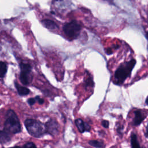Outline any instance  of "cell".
Here are the masks:
<instances>
[{
	"label": "cell",
	"instance_id": "6da1fadb",
	"mask_svg": "<svg viewBox=\"0 0 148 148\" xmlns=\"http://www.w3.org/2000/svg\"><path fill=\"white\" fill-rule=\"evenodd\" d=\"M135 64L136 60L135 59H132L129 61L121 64L114 72V79L113 80V84L117 86L123 84L125 80L130 77Z\"/></svg>",
	"mask_w": 148,
	"mask_h": 148
},
{
	"label": "cell",
	"instance_id": "7a4b0ae2",
	"mask_svg": "<svg viewBox=\"0 0 148 148\" xmlns=\"http://www.w3.org/2000/svg\"><path fill=\"white\" fill-rule=\"evenodd\" d=\"M21 126L17 114L13 110H9L6 115L4 130L9 133L17 134L21 131Z\"/></svg>",
	"mask_w": 148,
	"mask_h": 148
},
{
	"label": "cell",
	"instance_id": "3957f363",
	"mask_svg": "<svg viewBox=\"0 0 148 148\" xmlns=\"http://www.w3.org/2000/svg\"><path fill=\"white\" fill-rule=\"evenodd\" d=\"M24 125L28 133L36 138L41 137L46 132L45 125L34 119H27Z\"/></svg>",
	"mask_w": 148,
	"mask_h": 148
},
{
	"label": "cell",
	"instance_id": "277c9868",
	"mask_svg": "<svg viewBox=\"0 0 148 148\" xmlns=\"http://www.w3.org/2000/svg\"><path fill=\"white\" fill-rule=\"evenodd\" d=\"M81 27L77 21L73 20L64 25L63 30L65 35L69 38L73 39L77 37Z\"/></svg>",
	"mask_w": 148,
	"mask_h": 148
},
{
	"label": "cell",
	"instance_id": "5b68a950",
	"mask_svg": "<svg viewBox=\"0 0 148 148\" xmlns=\"http://www.w3.org/2000/svg\"><path fill=\"white\" fill-rule=\"evenodd\" d=\"M46 131L51 135H56L59 131V124L53 119H50L45 124Z\"/></svg>",
	"mask_w": 148,
	"mask_h": 148
},
{
	"label": "cell",
	"instance_id": "8992f818",
	"mask_svg": "<svg viewBox=\"0 0 148 148\" xmlns=\"http://www.w3.org/2000/svg\"><path fill=\"white\" fill-rule=\"evenodd\" d=\"M134 117L133 119L132 124L134 126H139L142 121L145 119L146 116L144 114L142 110L137 109L134 112Z\"/></svg>",
	"mask_w": 148,
	"mask_h": 148
},
{
	"label": "cell",
	"instance_id": "52a82bcc",
	"mask_svg": "<svg viewBox=\"0 0 148 148\" xmlns=\"http://www.w3.org/2000/svg\"><path fill=\"white\" fill-rule=\"evenodd\" d=\"M75 124L77 126L79 131L81 133H83L85 131L89 132L91 130L90 126L87 123H84L82 119H77L75 120Z\"/></svg>",
	"mask_w": 148,
	"mask_h": 148
},
{
	"label": "cell",
	"instance_id": "ba28073f",
	"mask_svg": "<svg viewBox=\"0 0 148 148\" xmlns=\"http://www.w3.org/2000/svg\"><path fill=\"white\" fill-rule=\"evenodd\" d=\"M29 74L30 72L21 71L20 75V79L24 85H27L29 83Z\"/></svg>",
	"mask_w": 148,
	"mask_h": 148
},
{
	"label": "cell",
	"instance_id": "9c48e42d",
	"mask_svg": "<svg viewBox=\"0 0 148 148\" xmlns=\"http://www.w3.org/2000/svg\"><path fill=\"white\" fill-rule=\"evenodd\" d=\"M14 84H15V86L17 90L18 93L20 95H27L29 93V90L28 88L20 86L17 82H15Z\"/></svg>",
	"mask_w": 148,
	"mask_h": 148
},
{
	"label": "cell",
	"instance_id": "30bf717a",
	"mask_svg": "<svg viewBox=\"0 0 148 148\" xmlns=\"http://www.w3.org/2000/svg\"><path fill=\"white\" fill-rule=\"evenodd\" d=\"M131 148H141L137 138V135L134 132L131 135Z\"/></svg>",
	"mask_w": 148,
	"mask_h": 148
},
{
	"label": "cell",
	"instance_id": "8fae6325",
	"mask_svg": "<svg viewBox=\"0 0 148 148\" xmlns=\"http://www.w3.org/2000/svg\"><path fill=\"white\" fill-rule=\"evenodd\" d=\"M88 144L95 148H104L105 144L103 142L97 140H91L88 141Z\"/></svg>",
	"mask_w": 148,
	"mask_h": 148
},
{
	"label": "cell",
	"instance_id": "7c38bea8",
	"mask_svg": "<svg viewBox=\"0 0 148 148\" xmlns=\"http://www.w3.org/2000/svg\"><path fill=\"white\" fill-rule=\"evenodd\" d=\"M43 25L48 29H54L57 28V24L53 21L50 20H44L42 21Z\"/></svg>",
	"mask_w": 148,
	"mask_h": 148
},
{
	"label": "cell",
	"instance_id": "4fadbf2b",
	"mask_svg": "<svg viewBox=\"0 0 148 148\" xmlns=\"http://www.w3.org/2000/svg\"><path fill=\"white\" fill-rule=\"evenodd\" d=\"M9 134L10 133L6 131L5 130L1 131H0V141L2 143H5L10 140V138Z\"/></svg>",
	"mask_w": 148,
	"mask_h": 148
},
{
	"label": "cell",
	"instance_id": "5bb4252c",
	"mask_svg": "<svg viewBox=\"0 0 148 148\" xmlns=\"http://www.w3.org/2000/svg\"><path fill=\"white\" fill-rule=\"evenodd\" d=\"M7 71V66L6 63L0 61V77H3Z\"/></svg>",
	"mask_w": 148,
	"mask_h": 148
},
{
	"label": "cell",
	"instance_id": "9a60e30c",
	"mask_svg": "<svg viewBox=\"0 0 148 148\" xmlns=\"http://www.w3.org/2000/svg\"><path fill=\"white\" fill-rule=\"evenodd\" d=\"M94 85V83L91 77H89L85 81V86H91L93 87Z\"/></svg>",
	"mask_w": 148,
	"mask_h": 148
},
{
	"label": "cell",
	"instance_id": "2e32d148",
	"mask_svg": "<svg viewBox=\"0 0 148 148\" xmlns=\"http://www.w3.org/2000/svg\"><path fill=\"white\" fill-rule=\"evenodd\" d=\"M124 126L121 124H117L116 125V131L119 135H122L123 132Z\"/></svg>",
	"mask_w": 148,
	"mask_h": 148
},
{
	"label": "cell",
	"instance_id": "e0dca14e",
	"mask_svg": "<svg viewBox=\"0 0 148 148\" xmlns=\"http://www.w3.org/2000/svg\"><path fill=\"white\" fill-rule=\"evenodd\" d=\"M23 148H36V146L32 142H27L23 146Z\"/></svg>",
	"mask_w": 148,
	"mask_h": 148
},
{
	"label": "cell",
	"instance_id": "ac0fdd59",
	"mask_svg": "<svg viewBox=\"0 0 148 148\" xmlns=\"http://www.w3.org/2000/svg\"><path fill=\"white\" fill-rule=\"evenodd\" d=\"M101 124L105 128H108L109 127V121H108L106 120H102L101 122Z\"/></svg>",
	"mask_w": 148,
	"mask_h": 148
},
{
	"label": "cell",
	"instance_id": "d6986e66",
	"mask_svg": "<svg viewBox=\"0 0 148 148\" xmlns=\"http://www.w3.org/2000/svg\"><path fill=\"white\" fill-rule=\"evenodd\" d=\"M28 103L29 105H33L35 102H36V99L35 98H29L28 99Z\"/></svg>",
	"mask_w": 148,
	"mask_h": 148
},
{
	"label": "cell",
	"instance_id": "ffe728a7",
	"mask_svg": "<svg viewBox=\"0 0 148 148\" xmlns=\"http://www.w3.org/2000/svg\"><path fill=\"white\" fill-rule=\"evenodd\" d=\"M35 99H36V101H37L39 104H42V103H43L44 100H43L42 98H40L39 96L35 97Z\"/></svg>",
	"mask_w": 148,
	"mask_h": 148
},
{
	"label": "cell",
	"instance_id": "44dd1931",
	"mask_svg": "<svg viewBox=\"0 0 148 148\" xmlns=\"http://www.w3.org/2000/svg\"><path fill=\"white\" fill-rule=\"evenodd\" d=\"M145 137L146 138L148 139V123L146 127V130H145V134H144Z\"/></svg>",
	"mask_w": 148,
	"mask_h": 148
},
{
	"label": "cell",
	"instance_id": "7402d4cb",
	"mask_svg": "<svg viewBox=\"0 0 148 148\" xmlns=\"http://www.w3.org/2000/svg\"><path fill=\"white\" fill-rule=\"evenodd\" d=\"M145 103H146V105H148V95H147V97H146V100H145Z\"/></svg>",
	"mask_w": 148,
	"mask_h": 148
},
{
	"label": "cell",
	"instance_id": "603a6c76",
	"mask_svg": "<svg viewBox=\"0 0 148 148\" xmlns=\"http://www.w3.org/2000/svg\"><path fill=\"white\" fill-rule=\"evenodd\" d=\"M145 36H146V39L148 40V32H146V34Z\"/></svg>",
	"mask_w": 148,
	"mask_h": 148
},
{
	"label": "cell",
	"instance_id": "cb8c5ba5",
	"mask_svg": "<svg viewBox=\"0 0 148 148\" xmlns=\"http://www.w3.org/2000/svg\"><path fill=\"white\" fill-rule=\"evenodd\" d=\"M12 148H23V147H19V146H15L14 147H12Z\"/></svg>",
	"mask_w": 148,
	"mask_h": 148
},
{
	"label": "cell",
	"instance_id": "d4e9b609",
	"mask_svg": "<svg viewBox=\"0 0 148 148\" xmlns=\"http://www.w3.org/2000/svg\"><path fill=\"white\" fill-rule=\"evenodd\" d=\"M142 148H145V147H142Z\"/></svg>",
	"mask_w": 148,
	"mask_h": 148
}]
</instances>
